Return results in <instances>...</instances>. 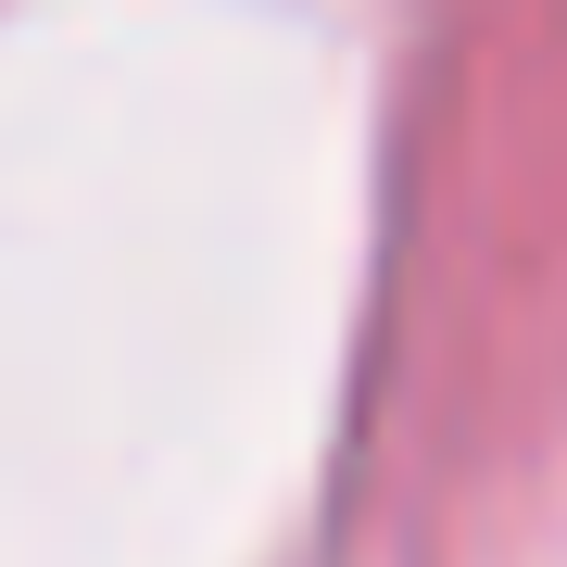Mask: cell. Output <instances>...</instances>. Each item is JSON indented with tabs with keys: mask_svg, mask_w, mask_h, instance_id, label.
<instances>
[]
</instances>
